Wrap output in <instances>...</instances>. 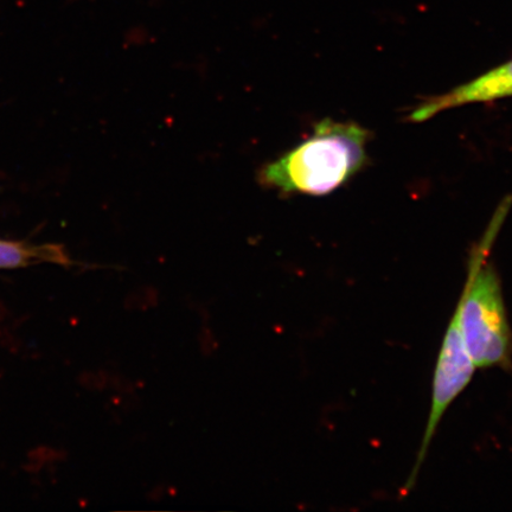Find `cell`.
Segmentation results:
<instances>
[{
    "instance_id": "obj_1",
    "label": "cell",
    "mask_w": 512,
    "mask_h": 512,
    "mask_svg": "<svg viewBox=\"0 0 512 512\" xmlns=\"http://www.w3.org/2000/svg\"><path fill=\"white\" fill-rule=\"evenodd\" d=\"M369 138L358 124L320 121L311 138L261 170L260 182L284 194H330L366 166Z\"/></svg>"
},
{
    "instance_id": "obj_2",
    "label": "cell",
    "mask_w": 512,
    "mask_h": 512,
    "mask_svg": "<svg viewBox=\"0 0 512 512\" xmlns=\"http://www.w3.org/2000/svg\"><path fill=\"white\" fill-rule=\"evenodd\" d=\"M510 204L511 200L501 204L482 241L473 249L462 297L456 307L466 349L477 369L512 367V332L501 279L489 261Z\"/></svg>"
},
{
    "instance_id": "obj_3",
    "label": "cell",
    "mask_w": 512,
    "mask_h": 512,
    "mask_svg": "<svg viewBox=\"0 0 512 512\" xmlns=\"http://www.w3.org/2000/svg\"><path fill=\"white\" fill-rule=\"evenodd\" d=\"M476 369L475 363L466 349L458 313L454 311L439 351L437 367L434 371L430 416H428L418 460H416L411 478L406 484V491L413 488L415 480L418 478L420 467L424 464L428 448H430L441 419L452 402L469 386Z\"/></svg>"
},
{
    "instance_id": "obj_4",
    "label": "cell",
    "mask_w": 512,
    "mask_h": 512,
    "mask_svg": "<svg viewBox=\"0 0 512 512\" xmlns=\"http://www.w3.org/2000/svg\"><path fill=\"white\" fill-rule=\"evenodd\" d=\"M508 96H512V60L466 85L426 101L412 112L409 120L422 123L454 107L494 101Z\"/></svg>"
},
{
    "instance_id": "obj_5",
    "label": "cell",
    "mask_w": 512,
    "mask_h": 512,
    "mask_svg": "<svg viewBox=\"0 0 512 512\" xmlns=\"http://www.w3.org/2000/svg\"><path fill=\"white\" fill-rule=\"evenodd\" d=\"M43 262L70 264L67 253L60 246L0 240V270L38 265Z\"/></svg>"
}]
</instances>
